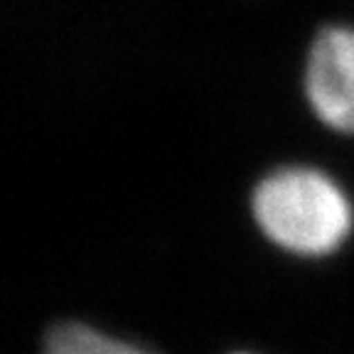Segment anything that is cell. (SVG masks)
Masks as SVG:
<instances>
[{
  "instance_id": "3957f363",
  "label": "cell",
  "mask_w": 354,
  "mask_h": 354,
  "mask_svg": "<svg viewBox=\"0 0 354 354\" xmlns=\"http://www.w3.org/2000/svg\"><path fill=\"white\" fill-rule=\"evenodd\" d=\"M44 354H150L121 339H113L99 330L79 322H66L47 335Z\"/></svg>"
},
{
  "instance_id": "7a4b0ae2",
  "label": "cell",
  "mask_w": 354,
  "mask_h": 354,
  "mask_svg": "<svg viewBox=\"0 0 354 354\" xmlns=\"http://www.w3.org/2000/svg\"><path fill=\"white\" fill-rule=\"evenodd\" d=\"M305 99L327 128L354 136V28L330 25L313 39Z\"/></svg>"
},
{
  "instance_id": "6da1fadb",
  "label": "cell",
  "mask_w": 354,
  "mask_h": 354,
  "mask_svg": "<svg viewBox=\"0 0 354 354\" xmlns=\"http://www.w3.org/2000/svg\"><path fill=\"white\" fill-rule=\"evenodd\" d=\"M254 216L276 246L300 256H327L347 241L354 224L349 197L315 167H281L254 189Z\"/></svg>"
}]
</instances>
